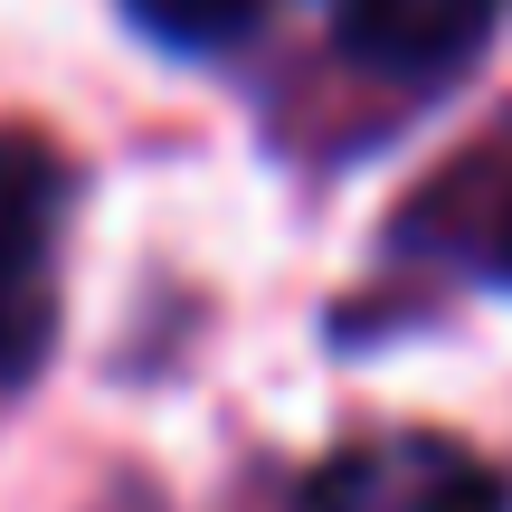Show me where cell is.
Listing matches in <instances>:
<instances>
[{"instance_id":"obj_4","label":"cell","mask_w":512,"mask_h":512,"mask_svg":"<svg viewBox=\"0 0 512 512\" xmlns=\"http://www.w3.org/2000/svg\"><path fill=\"white\" fill-rule=\"evenodd\" d=\"M275 0H124V19L143 38H162V48L200 57V48H238V38L266 19Z\"/></svg>"},{"instance_id":"obj_3","label":"cell","mask_w":512,"mask_h":512,"mask_svg":"<svg viewBox=\"0 0 512 512\" xmlns=\"http://www.w3.org/2000/svg\"><path fill=\"white\" fill-rule=\"evenodd\" d=\"M503 29V0H342L332 38L351 67L389 76V86H446L484 57Z\"/></svg>"},{"instance_id":"obj_1","label":"cell","mask_w":512,"mask_h":512,"mask_svg":"<svg viewBox=\"0 0 512 512\" xmlns=\"http://www.w3.org/2000/svg\"><path fill=\"white\" fill-rule=\"evenodd\" d=\"M76 200V171L48 133L0 124V389L38 380L57 342V219Z\"/></svg>"},{"instance_id":"obj_5","label":"cell","mask_w":512,"mask_h":512,"mask_svg":"<svg viewBox=\"0 0 512 512\" xmlns=\"http://www.w3.org/2000/svg\"><path fill=\"white\" fill-rule=\"evenodd\" d=\"M484 275H494V285H512V190H503L494 228H484Z\"/></svg>"},{"instance_id":"obj_2","label":"cell","mask_w":512,"mask_h":512,"mask_svg":"<svg viewBox=\"0 0 512 512\" xmlns=\"http://www.w3.org/2000/svg\"><path fill=\"white\" fill-rule=\"evenodd\" d=\"M294 512H512V475L446 427L351 437L294 484Z\"/></svg>"}]
</instances>
